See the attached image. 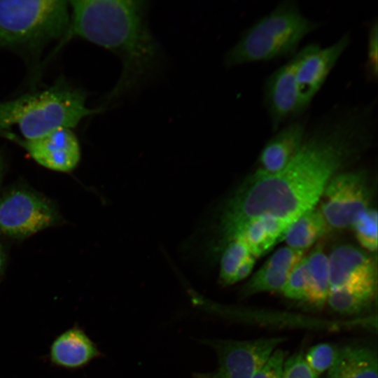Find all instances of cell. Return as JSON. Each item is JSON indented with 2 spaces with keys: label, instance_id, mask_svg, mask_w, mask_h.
<instances>
[{
  "label": "cell",
  "instance_id": "obj_7",
  "mask_svg": "<svg viewBox=\"0 0 378 378\" xmlns=\"http://www.w3.org/2000/svg\"><path fill=\"white\" fill-rule=\"evenodd\" d=\"M284 337L251 340H204L218 356V367L211 372L194 373L195 378H252L267 360Z\"/></svg>",
  "mask_w": 378,
  "mask_h": 378
},
{
  "label": "cell",
  "instance_id": "obj_10",
  "mask_svg": "<svg viewBox=\"0 0 378 378\" xmlns=\"http://www.w3.org/2000/svg\"><path fill=\"white\" fill-rule=\"evenodd\" d=\"M1 134L23 147L37 163L52 170L70 172L80 159L78 139L69 128H59L33 140H24L13 132Z\"/></svg>",
  "mask_w": 378,
  "mask_h": 378
},
{
  "label": "cell",
  "instance_id": "obj_19",
  "mask_svg": "<svg viewBox=\"0 0 378 378\" xmlns=\"http://www.w3.org/2000/svg\"><path fill=\"white\" fill-rule=\"evenodd\" d=\"M309 288L305 302L316 309L323 307L330 291L328 257L321 246L316 247L307 257Z\"/></svg>",
  "mask_w": 378,
  "mask_h": 378
},
{
  "label": "cell",
  "instance_id": "obj_21",
  "mask_svg": "<svg viewBox=\"0 0 378 378\" xmlns=\"http://www.w3.org/2000/svg\"><path fill=\"white\" fill-rule=\"evenodd\" d=\"M220 251L219 280L223 286H230L239 267L252 254L239 237L229 241Z\"/></svg>",
  "mask_w": 378,
  "mask_h": 378
},
{
  "label": "cell",
  "instance_id": "obj_20",
  "mask_svg": "<svg viewBox=\"0 0 378 378\" xmlns=\"http://www.w3.org/2000/svg\"><path fill=\"white\" fill-rule=\"evenodd\" d=\"M291 271L267 260L244 285L241 290L242 296L261 292L281 291Z\"/></svg>",
  "mask_w": 378,
  "mask_h": 378
},
{
  "label": "cell",
  "instance_id": "obj_24",
  "mask_svg": "<svg viewBox=\"0 0 378 378\" xmlns=\"http://www.w3.org/2000/svg\"><path fill=\"white\" fill-rule=\"evenodd\" d=\"M338 349L330 343H319L312 346L306 354L305 360L312 370L319 376L328 370L334 363Z\"/></svg>",
  "mask_w": 378,
  "mask_h": 378
},
{
  "label": "cell",
  "instance_id": "obj_15",
  "mask_svg": "<svg viewBox=\"0 0 378 378\" xmlns=\"http://www.w3.org/2000/svg\"><path fill=\"white\" fill-rule=\"evenodd\" d=\"M94 342L80 329L73 328L61 334L50 348V359L66 368L82 367L99 356Z\"/></svg>",
  "mask_w": 378,
  "mask_h": 378
},
{
  "label": "cell",
  "instance_id": "obj_17",
  "mask_svg": "<svg viewBox=\"0 0 378 378\" xmlns=\"http://www.w3.org/2000/svg\"><path fill=\"white\" fill-rule=\"evenodd\" d=\"M376 350L367 346L349 345L338 349L326 378H378Z\"/></svg>",
  "mask_w": 378,
  "mask_h": 378
},
{
  "label": "cell",
  "instance_id": "obj_29",
  "mask_svg": "<svg viewBox=\"0 0 378 378\" xmlns=\"http://www.w3.org/2000/svg\"><path fill=\"white\" fill-rule=\"evenodd\" d=\"M4 264V254L0 246V272L2 270L3 265Z\"/></svg>",
  "mask_w": 378,
  "mask_h": 378
},
{
  "label": "cell",
  "instance_id": "obj_26",
  "mask_svg": "<svg viewBox=\"0 0 378 378\" xmlns=\"http://www.w3.org/2000/svg\"><path fill=\"white\" fill-rule=\"evenodd\" d=\"M287 351L275 349L252 378H283Z\"/></svg>",
  "mask_w": 378,
  "mask_h": 378
},
{
  "label": "cell",
  "instance_id": "obj_12",
  "mask_svg": "<svg viewBox=\"0 0 378 378\" xmlns=\"http://www.w3.org/2000/svg\"><path fill=\"white\" fill-rule=\"evenodd\" d=\"M305 124L295 120L279 130L261 151L258 171L273 174L284 168L300 150L305 137Z\"/></svg>",
  "mask_w": 378,
  "mask_h": 378
},
{
  "label": "cell",
  "instance_id": "obj_1",
  "mask_svg": "<svg viewBox=\"0 0 378 378\" xmlns=\"http://www.w3.org/2000/svg\"><path fill=\"white\" fill-rule=\"evenodd\" d=\"M368 112L355 109L321 122L280 171H257L228 200L220 217V249L249 220L271 216L293 223L314 208L324 188L344 162L369 139Z\"/></svg>",
  "mask_w": 378,
  "mask_h": 378
},
{
  "label": "cell",
  "instance_id": "obj_16",
  "mask_svg": "<svg viewBox=\"0 0 378 378\" xmlns=\"http://www.w3.org/2000/svg\"><path fill=\"white\" fill-rule=\"evenodd\" d=\"M377 277L363 278L330 289L327 298L330 308L342 315L361 314L374 302Z\"/></svg>",
  "mask_w": 378,
  "mask_h": 378
},
{
  "label": "cell",
  "instance_id": "obj_14",
  "mask_svg": "<svg viewBox=\"0 0 378 378\" xmlns=\"http://www.w3.org/2000/svg\"><path fill=\"white\" fill-rule=\"evenodd\" d=\"M291 224L289 221L271 216L252 218L237 229L225 241L221 249L229 241L239 237L244 241L254 258L262 256L279 241L284 239L285 233Z\"/></svg>",
  "mask_w": 378,
  "mask_h": 378
},
{
  "label": "cell",
  "instance_id": "obj_2",
  "mask_svg": "<svg viewBox=\"0 0 378 378\" xmlns=\"http://www.w3.org/2000/svg\"><path fill=\"white\" fill-rule=\"evenodd\" d=\"M69 4L66 38L77 36L102 46L122 62V73L109 100L136 88L155 71L161 49L148 26L147 1L73 0Z\"/></svg>",
  "mask_w": 378,
  "mask_h": 378
},
{
  "label": "cell",
  "instance_id": "obj_5",
  "mask_svg": "<svg viewBox=\"0 0 378 378\" xmlns=\"http://www.w3.org/2000/svg\"><path fill=\"white\" fill-rule=\"evenodd\" d=\"M319 23L306 17L293 1H285L242 34L227 52L228 67L294 55L302 40Z\"/></svg>",
  "mask_w": 378,
  "mask_h": 378
},
{
  "label": "cell",
  "instance_id": "obj_9",
  "mask_svg": "<svg viewBox=\"0 0 378 378\" xmlns=\"http://www.w3.org/2000/svg\"><path fill=\"white\" fill-rule=\"evenodd\" d=\"M350 41L349 34H345L325 48L310 43L300 49L295 77L298 94L304 109L322 87Z\"/></svg>",
  "mask_w": 378,
  "mask_h": 378
},
{
  "label": "cell",
  "instance_id": "obj_23",
  "mask_svg": "<svg viewBox=\"0 0 378 378\" xmlns=\"http://www.w3.org/2000/svg\"><path fill=\"white\" fill-rule=\"evenodd\" d=\"M309 288V273L307 257L290 272L281 292L288 298L305 301Z\"/></svg>",
  "mask_w": 378,
  "mask_h": 378
},
{
  "label": "cell",
  "instance_id": "obj_30",
  "mask_svg": "<svg viewBox=\"0 0 378 378\" xmlns=\"http://www.w3.org/2000/svg\"><path fill=\"white\" fill-rule=\"evenodd\" d=\"M3 160H2V157L1 155H0V181H1V175H2V171H3Z\"/></svg>",
  "mask_w": 378,
  "mask_h": 378
},
{
  "label": "cell",
  "instance_id": "obj_22",
  "mask_svg": "<svg viewBox=\"0 0 378 378\" xmlns=\"http://www.w3.org/2000/svg\"><path fill=\"white\" fill-rule=\"evenodd\" d=\"M356 237L362 246L370 251L377 248V212L368 209L363 212L351 225Z\"/></svg>",
  "mask_w": 378,
  "mask_h": 378
},
{
  "label": "cell",
  "instance_id": "obj_4",
  "mask_svg": "<svg viewBox=\"0 0 378 378\" xmlns=\"http://www.w3.org/2000/svg\"><path fill=\"white\" fill-rule=\"evenodd\" d=\"M69 26L67 1L0 0V48L37 57Z\"/></svg>",
  "mask_w": 378,
  "mask_h": 378
},
{
  "label": "cell",
  "instance_id": "obj_3",
  "mask_svg": "<svg viewBox=\"0 0 378 378\" xmlns=\"http://www.w3.org/2000/svg\"><path fill=\"white\" fill-rule=\"evenodd\" d=\"M86 93L59 81L47 89L0 102V134L18 129L24 140L59 128L71 129L100 109L88 108Z\"/></svg>",
  "mask_w": 378,
  "mask_h": 378
},
{
  "label": "cell",
  "instance_id": "obj_11",
  "mask_svg": "<svg viewBox=\"0 0 378 378\" xmlns=\"http://www.w3.org/2000/svg\"><path fill=\"white\" fill-rule=\"evenodd\" d=\"M300 54V50L266 80L264 99L274 130H278L285 121L305 111L300 99L295 77Z\"/></svg>",
  "mask_w": 378,
  "mask_h": 378
},
{
  "label": "cell",
  "instance_id": "obj_8",
  "mask_svg": "<svg viewBox=\"0 0 378 378\" xmlns=\"http://www.w3.org/2000/svg\"><path fill=\"white\" fill-rule=\"evenodd\" d=\"M320 209L327 224L335 228L351 226L368 209L370 193L365 178L360 173L333 176L323 192Z\"/></svg>",
  "mask_w": 378,
  "mask_h": 378
},
{
  "label": "cell",
  "instance_id": "obj_27",
  "mask_svg": "<svg viewBox=\"0 0 378 378\" xmlns=\"http://www.w3.org/2000/svg\"><path fill=\"white\" fill-rule=\"evenodd\" d=\"M377 22L371 24L368 36L366 73L368 78L377 80Z\"/></svg>",
  "mask_w": 378,
  "mask_h": 378
},
{
  "label": "cell",
  "instance_id": "obj_13",
  "mask_svg": "<svg viewBox=\"0 0 378 378\" xmlns=\"http://www.w3.org/2000/svg\"><path fill=\"white\" fill-rule=\"evenodd\" d=\"M330 290L351 281L377 277L372 259L360 249L351 245H341L328 257Z\"/></svg>",
  "mask_w": 378,
  "mask_h": 378
},
{
  "label": "cell",
  "instance_id": "obj_25",
  "mask_svg": "<svg viewBox=\"0 0 378 378\" xmlns=\"http://www.w3.org/2000/svg\"><path fill=\"white\" fill-rule=\"evenodd\" d=\"M307 363L302 351L293 354L286 359L283 378H318Z\"/></svg>",
  "mask_w": 378,
  "mask_h": 378
},
{
  "label": "cell",
  "instance_id": "obj_28",
  "mask_svg": "<svg viewBox=\"0 0 378 378\" xmlns=\"http://www.w3.org/2000/svg\"><path fill=\"white\" fill-rule=\"evenodd\" d=\"M255 258L253 255L248 257L239 267L232 279V284L246 278L251 272L255 265Z\"/></svg>",
  "mask_w": 378,
  "mask_h": 378
},
{
  "label": "cell",
  "instance_id": "obj_18",
  "mask_svg": "<svg viewBox=\"0 0 378 378\" xmlns=\"http://www.w3.org/2000/svg\"><path fill=\"white\" fill-rule=\"evenodd\" d=\"M327 227L328 224L321 211L313 208L290 225L284 239L289 247L303 251L323 235Z\"/></svg>",
  "mask_w": 378,
  "mask_h": 378
},
{
  "label": "cell",
  "instance_id": "obj_6",
  "mask_svg": "<svg viewBox=\"0 0 378 378\" xmlns=\"http://www.w3.org/2000/svg\"><path fill=\"white\" fill-rule=\"evenodd\" d=\"M58 214L43 196L15 188L0 197V234L23 239L52 226Z\"/></svg>",
  "mask_w": 378,
  "mask_h": 378
}]
</instances>
